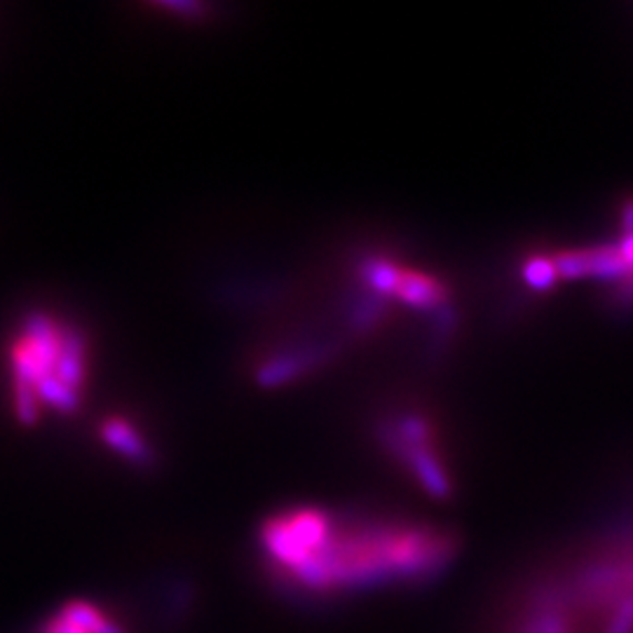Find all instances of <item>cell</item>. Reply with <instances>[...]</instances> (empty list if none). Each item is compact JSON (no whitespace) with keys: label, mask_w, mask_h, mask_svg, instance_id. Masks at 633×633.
<instances>
[{"label":"cell","mask_w":633,"mask_h":633,"mask_svg":"<svg viewBox=\"0 0 633 633\" xmlns=\"http://www.w3.org/2000/svg\"><path fill=\"white\" fill-rule=\"evenodd\" d=\"M605 633H633V593L614 608Z\"/></svg>","instance_id":"ba28073f"},{"label":"cell","mask_w":633,"mask_h":633,"mask_svg":"<svg viewBox=\"0 0 633 633\" xmlns=\"http://www.w3.org/2000/svg\"><path fill=\"white\" fill-rule=\"evenodd\" d=\"M45 633H85V631H81V629H76V626H71V624H66L64 620H52L50 624H47V629H45Z\"/></svg>","instance_id":"30bf717a"},{"label":"cell","mask_w":633,"mask_h":633,"mask_svg":"<svg viewBox=\"0 0 633 633\" xmlns=\"http://www.w3.org/2000/svg\"><path fill=\"white\" fill-rule=\"evenodd\" d=\"M556 277L558 275L551 258H535L526 266V279L533 287H549Z\"/></svg>","instance_id":"9c48e42d"},{"label":"cell","mask_w":633,"mask_h":633,"mask_svg":"<svg viewBox=\"0 0 633 633\" xmlns=\"http://www.w3.org/2000/svg\"><path fill=\"white\" fill-rule=\"evenodd\" d=\"M101 439L110 451H116L125 460L135 464H151L153 462V451L148 441L139 434L135 425H129L122 418H108L101 425Z\"/></svg>","instance_id":"8992f818"},{"label":"cell","mask_w":633,"mask_h":633,"mask_svg":"<svg viewBox=\"0 0 633 633\" xmlns=\"http://www.w3.org/2000/svg\"><path fill=\"white\" fill-rule=\"evenodd\" d=\"M453 556L455 537L437 526L331 512L320 549L301 570L279 582L293 593L322 599L387 584L434 580Z\"/></svg>","instance_id":"6da1fadb"},{"label":"cell","mask_w":633,"mask_h":633,"mask_svg":"<svg viewBox=\"0 0 633 633\" xmlns=\"http://www.w3.org/2000/svg\"><path fill=\"white\" fill-rule=\"evenodd\" d=\"M68 339V326L52 320L47 312H31L20 336L10 347V368L14 387V416L22 425H35L41 416V406L31 397L33 387L60 378V364ZM64 383V380H62Z\"/></svg>","instance_id":"7a4b0ae2"},{"label":"cell","mask_w":633,"mask_h":633,"mask_svg":"<svg viewBox=\"0 0 633 633\" xmlns=\"http://www.w3.org/2000/svg\"><path fill=\"white\" fill-rule=\"evenodd\" d=\"M387 434L393 451L401 458L406 470L418 479L420 486L432 497H449L451 479L446 474L427 422L416 416H404Z\"/></svg>","instance_id":"3957f363"},{"label":"cell","mask_w":633,"mask_h":633,"mask_svg":"<svg viewBox=\"0 0 633 633\" xmlns=\"http://www.w3.org/2000/svg\"><path fill=\"white\" fill-rule=\"evenodd\" d=\"M60 620H64L66 624L76 626L85 633H97L108 618L97 605H92L87 601H71L62 608Z\"/></svg>","instance_id":"52a82bcc"},{"label":"cell","mask_w":633,"mask_h":633,"mask_svg":"<svg viewBox=\"0 0 633 633\" xmlns=\"http://www.w3.org/2000/svg\"><path fill=\"white\" fill-rule=\"evenodd\" d=\"M518 633H572L568 596L556 587L539 591L528 618L518 626Z\"/></svg>","instance_id":"5b68a950"},{"label":"cell","mask_w":633,"mask_h":633,"mask_svg":"<svg viewBox=\"0 0 633 633\" xmlns=\"http://www.w3.org/2000/svg\"><path fill=\"white\" fill-rule=\"evenodd\" d=\"M556 275L568 279L599 277V279H622L626 282L629 266L620 247H596L564 251L551 258Z\"/></svg>","instance_id":"277c9868"}]
</instances>
